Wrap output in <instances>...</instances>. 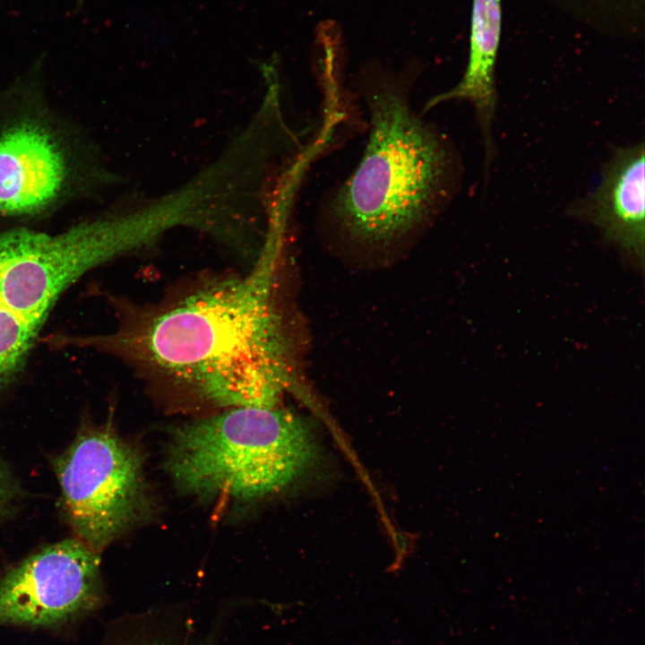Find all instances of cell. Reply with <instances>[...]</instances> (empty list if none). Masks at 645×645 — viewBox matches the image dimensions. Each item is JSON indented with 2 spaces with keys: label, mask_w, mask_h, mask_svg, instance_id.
Wrapping results in <instances>:
<instances>
[{
  "label": "cell",
  "mask_w": 645,
  "mask_h": 645,
  "mask_svg": "<svg viewBox=\"0 0 645 645\" xmlns=\"http://www.w3.org/2000/svg\"><path fill=\"white\" fill-rule=\"evenodd\" d=\"M281 236L270 229L251 270L155 306L122 307L116 330L67 344L119 357L209 404L279 407L292 377L291 344L276 300Z\"/></svg>",
  "instance_id": "1"
},
{
  "label": "cell",
  "mask_w": 645,
  "mask_h": 645,
  "mask_svg": "<svg viewBox=\"0 0 645 645\" xmlns=\"http://www.w3.org/2000/svg\"><path fill=\"white\" fill-rule=\"evenodd\" d=\"M409 83L363 85L369 135L355 170L327 194L322 213L349 239L385 245L429 222L450 191L452 159L443 135L411 102Z\"/></svg>",
  "instance_id": "2"
},
{
  "label": "cell",
  "mask_w": 645,
  "mask_h": 645,
  "mask_svg": "<svg viewBox=\"0 0 645 645\" xmlns=\"http://www.w3.org/2000/svg\"><path fill=\"white\" fill-rule=\"evenodd\" d=\"M319 456L303 417L279 407H236L175 427L166 469L186 494L249 503L287 487Z\"/></svg>",
  "instance_id": "3"
},
{
  "label": "cell",
  "mask_w": 645,
  "mask_h": 645,
  "mask_svg": "<svg viewBox=\"0 0 645 645\" xmlns=\"http://www.w3.org/2000/svg\"><path fill=\"white\" fill-rule=\"evenodd\" d=\"M152 243L138 215L82 223L57 235L0 234V305L37 331L58 296L89 270Z\"/></svg>",
  "instance_id": "4"
},
{
  "label": "cell",
  "mask_w": 645,
  "mask_h": 645,
  "mask_svg": "<svg viewBox=\"0 0 645 645\" xmlns=\"http://www.w3.org/2000/svg\"><path fill=\"white\" fill-rule=\"evenodd\" d=\"M54 469L65 520L95 552L150 510L142 452L108 427L82 431L55 460Z\"/></svg>",
  "instance_id": "5"
},
{
  "label": "cell",
  "mask_w": 645,
  "mask_h": 645,
  "mask_svg": "<svg viewBox=\"0 0 645 645\" xmlns=\"http://www.w3.org/2000/svg\"><path fill=\"white\" fill-rule=\"evenodd\" d=\"M98 552L77 538L31 554L0 579V624L52 626L93 609L100 598Z\"/></svg>",
  "instance_id": "6"
},
{
  "label": "cell",
  "mask_w": 645,
  "mask_h": 645,
  "mask_svg": "<svg viewBox=\"0 0 645 645\" xmlns=\"http://www.w3.org/2000/svg\"><path fill=\"white\" fill-rule=\"evenodd\" d=\"M67 176L63 150L40 123L26 120L0 131V214L22 216L49 206Z\"/></svg>",
  "instance_id": "7"
},
{
  "label": "cell",
  "mask_w": 645,
  "mask_h": 645,
  "mask_svg": "<svg viewBox=\"0 0 645 645\" xmlns=\"http://www.w3.org/2000/svg\"><path fill=\"white\" fill-rule=\"evenodd\" d=\"M644 145L620 149L589 202V216L610 241L642 260L645 238Z\"/></svg>",
  "instance_id": "8"
},
{
  "label": "cell",
  "mask_w": 645,
  "mask_h": 645,
  "mask_svg": "<svg viewBox=\"0 0 645 645\" xmlns=\"http://www.w3.org/2000/svg\"><path fill=\"white\" fill-rule=\"evenodd\" d=\"M500 0H473L469 56L460 82L429 99L424 111L449 100H468L477 114L490 153V128L496 105L494 70L501 33Z\"/></svg>",
  "instance_id": "9"
},
{
  "label": "cell",
  "mask_w": 645,
  "mask_h": 645,
  "mask_svg": "<svg viewBox=\"0 0 645 645\" xmlns=\"http://www.w3.org/2000/svg\"><path fill=\"white\" fill-rule=\"evenodd\" d=\"M38 331L0 305V391L20 370Z\"/></svg>",
  "instance_id": "10"
},
{
  "label": "cell",
  "mask_w": 645,
  "mask_h": 645,
  "mask_svg": "<svg viewBox=\"0 0 645 645\" xmlns=\"http://www.w3.org/2000/svg\"><path fill=\"white\" fill-rule=\"evenodd\" d=\"M18 494L13 474L0 459V517L5 514Z\"/></svg>",
  "instance_id": "11"
}]
</instances>
